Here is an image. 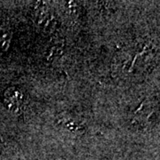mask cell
I'll use <instances>...</instances> for the list:
<instances>
[{
    "mask_svg": "<svg viewBox=\"0 0 160 160\" xmlns=\"http://www.w3.org/2000/svg\"><path fill=\"white\" fill-rule=\"evenodd\" d=\"M5 105L13 113L20 112L23 103L22 92L16 87H10L5 92Z\"/></svg>",
    "mask_w": 160,
    "mask_h": 160,
    "instance_id": "1",
    "label": "cell"
},
{
    "mask_svg": "<svg viewBox=\"0 0 160 160\" xmlns=\"http://www.w3.org/2000/svg\"><path fill=\"white\" fill-rule=\"evenodd\" d=\"M60 124L63 126L64 129L75 133H80L83 130V127L78 124V122L70 118H62L60 121Z\"/></svg>",
    "mask_w": 160,
    "mask_h": 160,
    "instance_id": "2",
    "label": "cell"
},
{
    "mask_svg": "<svg viewBox=\"0 0 160 160\" xmlns=\"http://www.w3.org/2000/svg\"><path fill=\"white\" fill-rule=\"evenodd\" d=\"M11 38V32L8 29H0V55L8 50Z\"/></svg>",
    "mask_w": 160,
    "mask_h": 160,
    "instance_id": "3",
    "label": "cell"
}]
</instances>
